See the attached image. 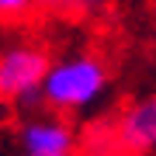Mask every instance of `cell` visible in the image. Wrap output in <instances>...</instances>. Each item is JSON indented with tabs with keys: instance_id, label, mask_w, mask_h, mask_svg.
<instances>
[{
	"instance_id": "obj_1",
	"label": "cell",
	"mask_w": 156,
	"mask_h": 156,
	"mask_svg": "<svg viewBox=\"0 0 156 156\" xmlns=\"http://www.w3.org/2000/svg\"><path fill=\"white\" fill-rule=\"evenodd\" d=\"M111 90V66L94 49L52 56L42 83V104L59 115H87Z\"/></svg>"
},
{
	"instance_id": "obj_2",
	"label": "cell",
	"mask_w": 156,
	"mask_h": 156,
	"mask_svg": "<svg viewBox=\"0 0 156 156\" xmlns=\"http://www.w3.org/2000/svg\"><path fill=\"white\" fill-rule=\"evenodd\" d=\"M52 66V49L42 38H11L0 42V104L28 108L42 104V83Z\"/></svg>"
},
{
	"instance_id": "obj_3",
	"label": "cell",
	"mask_w": 156,
	"mask_h": 156,
	"mask_svg": "<svg viewBox=\"0 0 156 156\" xmlns=\"http://www.w3.org/2000/svg\"><path fill=\"white\" fill-rule=\"evenodd\" d=\"M108 128L122 156H156V90L128 97L108 118Z\"/></svg>"
},
{
	"instance_id": "obj_4",
	"label": "cell",
	"mask_w": 156,
	"mask_h": 156,
	"mask_svg": "<svg viewBox=\"0 0 156 156\" xmlns=\"http://www.w3.org/2000/svg\"><path fill=\"white\" fill-rule=\"evenodd\" d=\"M17 146H21V156H76L80 135L66 122V115L45 111V115H31L21 122Z\"/></svg>"
},
{
	"instance_id": "obj_5",
	"label": "cell",
	"mask_w": 156,
	"mask_h": 156,
	"mask_svg": "<svg viewBox=\"0 0 156 156\" xmlns=\"http://www.w3.org/2000/svg\"><path fill=\"white\" fill-rule=\"evenodd\" d=\"M118 7V0H38V11L56 21H73V24H90L104 21Z\"/></svg>"
},
{
	"instance_id": "obj_6",
	"label": "cell",
	"mask_w": 156,
	"mask_h": 156,
	"mask_svg": "<svg viewBox=\"0 0 156 156\" xmlns=\"http://www.w3.org/2000/svg\"><path fill=\"white\" fill-rule=\"evenodd\" d=\"M38 11V0H0V28L21 24Z\"/></svg>"
},
{
	"instance_id": "obj_7",
	"label": "cell",
	"mask_w": 156,
	"mask_h": 156,
	"mask_svg": "<svg viewBox=\"0 0 156 156\" xmlns=\"http://www.w3.org/2000/svg\"><path fill=\"white\" fill-rule=\"evenodd\" d=\"M0 42H4V38H0Z\"/></svg>"
}]
</instances>
